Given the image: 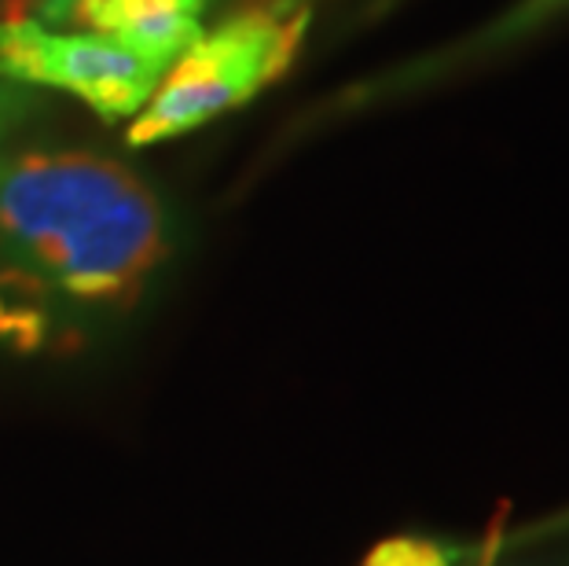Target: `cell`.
I'll list each match as a JSON object with an SVG mask.
<instances>
[{
	"label": "cell",
	"mask_w": 569,
	"mask_h": 566,
	"mask_svg": "<svg viewBox=\"0 0 569 566\" xmlns=\"http://www.w3.org/2000/svg\"><path fill=\"white\" fill-rule=\"evenodd\" d=\"M496 548L452 545L438 537H390L368 552L365 566H492Z\"/></svg>",
	"instance_id": "5b68a950"
},
{
	"label": "cell",
	"mask_w": 569,
	"mask_h": 566,
	"mask_svg": "<svg viewBox=\"0 0 569 566\" xmlns=\"http://www.w3.org/2000/svg\"><path fill=\"white\" fill-rule=\"evenodd\" d=\"M566 537H569V504L559 512L543 515L537 523H529L526 529H518L503 548H529V545H543V540H566Z\"/></svg>",
	"instance_id": "52a82bcc"
},
{
	"label": "cell",
	"mask_w": 569,
	"mask_h": 566,
	"mask_svg": "<svg viewBox=\"0 0 569 566\" xmlns=\"http://www.w3.org/2000/svg\"><path fill=\"white\" fill-rule=\"evenodd\" d=\"M309 0H253L221 27L199 33L159 78L151 100L132 118L129 143L148 148L243 107L295 63L309 33Z\"/></svg>",
	"instance_id": "7a4b0ae2"
},
{
	"label": "cell",
	"mask_w": 569,
	"mask_h": 566,
	"mask_svg": "<svg viewBox=\"0 0 569 566\" xmlns=\"http://www.w3.org/2000/svg\"><path fill=\"white\" fill-rule=\"evenodd\" d=\"M166 255L162 202L129 166L16 140L0 100V342H78L137 302Z\"/></svg>",
	"instance_id": "6da1fadb"
},
{
	"label": "cell",
	"mask_w": 569,
	"mask_h": 566,
	"mask_svg": "<svg viewBox=\"0 0 569 566\" xmlns=\"http://www.w3.org/2000/svg\"><path fill=\"white\" fill-rule=\"evenodd\" d=\"M210 0H74L70 22L107 33L129 52L169 70V63L199 41L202 8Z\"/></svg>",
	"instance_id": "277c9868"
},
{
	"label": "cell",
	"mask_w": 569,
	"mask_h": 566,
	"mask_svg": "<svg viewBox=\"0 0 569 566\" xmlns=\"http://www.w3.org/2000/svg\"><path fill=\"white\" fill-rule=\"evenodd\" d=\"M70 8H74V0H44L41 16L48 22H70Z\"/></svg>",
	"instance_id": "ba28073f"
},
{
	"label": "cell",
	"mask_w": 569,
	"mask_h": 566,
	"mask_svg": "<svg viewBox=\"0 0 569 566\" xmlns=\"http://www.w3.org/2000/svg\"><path fill=\"white\" fill-rule=\"evenodd\" d=\"M566 8H569V0H522V4L511 8L500 22H496L486 38H478V44H470V52H475V48H500V44L526 38V33L537 30L540 22L555 19Z\"/></svg>",
	"instance_id": "8992f818"
},
{
	"label": "cell",
	"mask_w": 569,
	"mask_h": 566,
	"mask_svg": "<svg viewBox=\"0 0 569 566\" xmlns=\"http://www.w3.org/2000/svg\"><path fill=\"white\" fill-rule=\"evenodd\" d=\"M162 75L107 33H63L22 16L0 22V78L74 92L103 122L140 115Z\"/></svg>",
	"instance_id": "3957f363"
}]
</instances>
